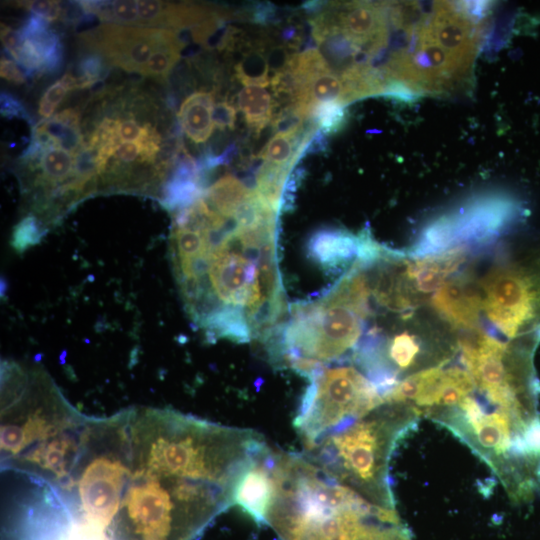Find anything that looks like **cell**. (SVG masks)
Wrapping results in <instances>:
<instances>
[{"label": "cell", "mask_w": 540, "mask_h": 540, "mask_svg": "<svg viewBox=\"0 0 540 540\" xmlns=\"http://www.w3.org/2000/svg\"><path fill=\"white\" fill-rule=\"evenodd\" d=\"M254 190L236 176L226 174L208 187H203L202 196L220 214L233 216Z\"/></svg>", "instance_id": "16"}, {"label": "cell", "mask_w": 540, "mask_h": 540, "mask_svg": "<svg viewBox=\"0 0 540 540\" xmlns=\"http://www.w3.org/2000/svg\"><path fill=\"white\" fill-rule=\"evenodd\" d=\"M327 149L326 135L319 129H317L312 135L307 148L306 154H315L324 152Z\"/></svg>", "instance_id": "33"}, {"label": "cell", "mask_w": 540, "mask_h": 540, "mask_svg": "<svg viewBox=\"0 0 540 540\" xmlns=\"http://www.w3.org/2000/svg\"><path fill=\"white\" fill-rule=\"evenodd\" d=\"M114 162H123L126 164L134 161L142 162V148L138 142H121L110 159Z\"/></svg>", "instance_id": "27"}, {"label": "cell", "mask_w": 540, "mask_h": 540, "mask_svg": "<svg viewBox=\"0 0 540 540\" xmlns=\"http://www.w3.org/2000/svg\"><path fill=\"white\" fill-rule=\"evenodd\" d=\"M275 15V7L270 4H258L253 10V21L261 24L268 23Z\"/></svg>", "instance_id": "32"}, {"label": "cell", "mask_w": 540, "mask_h": 540, "mask_svg": "<svg viewBox=\"0 0 540 540\" xmlns=\"http://www.w3.org/2000/svg\"><path fill=\"white\" fill-rule=\"evenodd\" d=\"M274 106L271 95L263 87L245 86L238 93V107L247 125L256 133L269 124Z\"/></svg>", "instance_id": "17"}, {"label": "cell", "mask_w": 540, "mask_h": 540, "mask_svg": "<svg viewBox=\"0 0 540 540\" xmlns=\"http://www.w3.org/2000/svg\"><path fill=\"white\" fill-rule=\"evenodd\" d=\"M445 363L427 367L402 378L385 396L387 404L407 405L418 415L457 407L471 396L475 384L469 372Z\"/></svg>", "instance_id": "9"}, {"label": "cell", "mask_w": 540, "mask_h": 540, "mask_svg": "<svg viewBox=\"0 0 540 540\" xmlns=\"http://www.w3.org/2000/svg\"><path fill=\"white\" fill-rule=\"evenodd\" d=\"M370 292L364 268H350L315 298L289 305L282 325L265 343L270 360L305 378L318 369L349 362L367 327Z\"/></svg>", "instance_id": "3"}, {"label": "cell", "mask_w": 540, "mask_h": 540, "mask_svg": "<svg viewBox=\"0 0 540 540\" xmlns=\"http://www.w3.org/2000/svg\"><path fill=\"white\" fill-rule=\"evenodd\" d=\"M236 75L245 86L266 87L270 84L269 64L262 55L251 54L236 65Z\"/></svg>", "instance_id": "21"}, {"label": "cell", "mask_w": 540, "mask_h": 540, "mask_svg": "<svg viewBox=\"0 0 540 540\" xmlns=\"http://www.w3.org/2000/svg\"><path fill=\"white\" fill-rule=\"evenodd\" d=\"M536 473H537V475L540 477V464H539V466H538L537 469H536Z\"/></svg>", "instance_id": "34"}, {"label": "cell", "mask_w": 540, "mask_h": 540, "mask_svg": "<svg viewBox=\"0 0 540 540\" xmlns=\"http://www.w3.org/2000/svg\"><path fill=\"white\" fill-rule=\"evenodd\" d=\"M139 26L156 28L163 26L165 2L154 0L136 1Z\"/></svg>", "instance_id": "22"}, {"label": "cell", "mask_w": 540, "mask_h": 540, "mask_svg": "<svg viewBox=\"0 0 540 540\" xmlns=\"http://www.w3.org/2000/svg\"><path fill=\"white\" fill-rule=\"evenodd\" d=\"M274 450L266 444L254 457L237 485L234 504L238 505L259 526L266 525L275 484Z\"/></svg>", "instance_id": "12"}, {"label": "cell", "mask_w": 540, "mask_h": 540, "mask_svg": "<svg viewBox=\"0 0 540 540\" xmlns=\"http://www.w3.org/2000/svg\"><path fill=\"white\" fill-rule=\"evenodd\" d=\"M21 39L29 41L44 60V73L57 71L63 50L59 36L50 29L46 20L32 15L19 30Z\"/></svg>", "instance_id": "15"}, {"label": "cell", "mask_w": 540, "mask_h": 540, "mask_svg": "<svg viewBox=\"0 0 540 540\" xmlns=\"http://www.w3.org/2000/svg\"><path fill=\"white\" fill-rule=\"evenodd\" d=\"M360 236L341 229H322L315 232L308 243L309 257L323 269L331 272L346 271L355 261Z\"/></svg>", "instance_id": "13"}, {"label": "cell", "mask_w": 540, "mask_h": 540, "mask_svg": "<svg viewBox=\"0 0 540 540\" xmlns=\"http://www.w3.org/2000/svg\"><path fill=\"white\" fill-rule=\"evenodd\" d=\"M144 125L139 126L133 119H119L118 138L121 142H138L143 134Z\"/></svg>", "instance_id": "28"}, {"label": "cell", "mask_w": 540, "mask_h": 540, "mask_svg": "<svg viewBox=\"0 0 540 540\" xmlns=\"http://www.w3.org/2000/svg\"><path fill=\"white\" fill-rule=\"evenodd\" d=\"M431 307L441 320L463 332L478 329L482 296L470 272H458L432 296Z\"/></svg>", "instance_id": "11"}, {"label": "cell", "mask_w": 540, "mask_h": 540, "mask_svg": "<svg viewBox=\"0 0 540 540\" xmlns=\"http://www.w3.org/2000/svg\"><path fill=\"white\" fill-rule=\"evenodd\" d=\"M0 75L2 78L16 84H22L26 80L25 74L18 64L6 58H2L0 61Z\"/></svg>", "instance_id": "31"}, {"label": "cell", "mask_w": 540, "mask_h": 540, "mask_svg": "<svg viewBox=\"0 0 540 540\" xmlns=\"http://www.w3.org/2000/svg\"><path fill=\"white\" fill-rule=\"evenodd\" d=\"M417 415L406 405L383 404L325 436L304 453L327 474L369 501L394 508L389 461Z\"/></svg>", "instance_id": "4"}, {"label": "cell", "mask_w": 540, "mask_h": 540, "mask_svg": "<svg viewBox=\"0 0 540 540\" xmlns=\"http://www.w3.org/2000/svg\"><path fill=\"white\" fill-rule=\"evenodd\" d=\"M181 50V40L172 30L168 37L152 53L142 75L154 77L158 80H165L180 59Z\"/></svg>", "instance_id": "19"}, {"label": "cell", "mask_w": 540, "mask_h": 540, "mask_svg": "<svg viewBox=\"0 0 540 540\" xmlns=\"http://www.w3.org/2000/svg\"><path fill=\"white\" fill-rule=\"evenodd\" d=\"M521 215L519 203L509 196L492 193L473 197L425 224L406 254L417 258L456 247L488 245L505 234Z\"/></svg>", "instance_id": "7"}, {"label": "cell", "mask_w": 540, "mask_h": 540, "mask_svg": "<svg viewBox=\"0 0 540 540\" xmlns=\"http://www.w3.org/2000/svg\"><path fill=\"white\" fill-rule=\"evenodd\" d=\"M482 312L510 339L540 333V251L494 262L478 281Z\"/></svg>", "instance_id": "8"}, {"label": "cell", "mask_w": 540, "mask_h": 540, "mask_svg": "<svg viewBox=\"0 0 540 540\" xmlns=\"http://www.w3.org/2000/svg\"><path fill=\"white\" fill-rule=\"evenodd\" d=\"M458 345L462 363L487 400L525 422V402L536 395L527 347L500 341L482 329L463 332Z\"/></svg>", "instance_id": "6"}, {"label": "cell", "mask_w": 540, "mask_h": 540, "mask_svg": "<svg viewBox=\"0 0 540 540\" xmlns=\"http://www.w3.org/2000/svg\"><path fill=\"white\" fill-rule=\"evenodd\" d=\"M301 132L302 131L275 133L259 153V158H261L264 163L285 168L293 172L294 166L300 160L295 153L307 133L306 132L301 136Z\"/></svg>", "instance_id": "18"}, {"label": "cell", "mask_w": 540, "mask_h": 540, "mask_svg": "<svg viewBox=\"0 0 540 540\" xmlns=\"http://www.w3.org/2000/svg\"><path fill=\"white\" fill-rule=\"evenodd\" d=\"M1 114L5 117H23L28 120L27 112L22 104L7 92L1 93Z\"/></svg>", "instance_id": "30"}, {"label": "cell", "mask_w": 540, "mask_h": 540, "mask_svg": "<svg viewBox=\"0 0 540 540\" xmlns=\"http://www.w3.org/2000/svg\"><path fill=\"white\" fill-rule=\"evenodd\" d=\"M169 247L185 309L209 340L266 343L282 325L278 214L244 223L199 196L176 210Z\"/></svg>", "instance_id": "1"}, {"label": "cell", "mask_w": 540, "mask_h": 540, "mask_svg": "<svg viewBox=\"0 0 540 540\" xmlns=\"http://www.w3.org/2000/svg\"><path fill=\"white\" fill-rule=\"evenodd\" d=\"M307 379L293 423L305 450L384 404L378 387L352 362L322 367Z\"/></svg>", "instance_id": "5"}, {"label": "cell", "mask_w": 540, "mask_h": 540, "mask_svg": "<svg viewBox=\"0 0 540 540\" xmlns=\"http://www.w3.org/2000/svg\"><path fill=\"white\" fill-rule=\"evenodd\" d=\"M19 5L46 21L56 20L62 13L61 5L58 1H21L19 2Z\"/></svg>", "instance_id": "24"}, {"label": "cell", "mask_w": 540, "mask_h": 540, "mask_svg": "<svg viewBox=\"0 0 540 540\" xmlns=\"http://www.w3.org/2000/svg\"><path fill=\"white\" fill-rule=\"evenodd\" d=\"M68 88L61 81L58 80L44 92L39 103V114L44 118H51L58 104L63 100L67 93Z\"/></svg>", "instance_id": "23"}, {"label": "cell", "mask_w": 540, "mask_h": 540, "mask_svg": "<svg viewBox=\"0 0 540 540\" xmlns=\"http://www.w3.org/2000/svg\"><path fill=\"white\" fill-rule=\"evenodd\" d=\"M236 116V108L226 101L219 102L213 107V124L220 130L234 129Z\"/></svg>", "instance_id": "25"}, {"label": "cell", "mask_w": 540, "mask_h": 540, "mask_svg": "<svg viewBox=\"0 0 540 540\" xmlns=\"http://www.w3.org/2000/svg\"><path fill=\"white\" fill-rule=\"evenodd\" d=\"M275 452V492L266 525L282 540L385 539L390 507L342 484L304 452Z\"/></svg>", "instance_id": "2"}, {"label": "cell", "mask_w": 540, "mask_h": 540, "mask_svg": "<svg viewBox=\"0 0 540 540\" xmlns=\"http://www.w3.org/2000/svg\"><path fill=\"white\" fill-rule=\"evenodd\" d=\"M311 119L325 135H331L339 132L347 121V112L345 106L339 101H325L318 103Z\"/></svg>", "instance_id": "20"}, {"label": "cell", "mask_w": 540, "mask_h": 540, "mask_svg": "<svg viewBox=\"0 0 540 540\" xmlns=\"http://www.w3.org/2000/svg\"><path fill=\"white\" fill-rule=\"evenodd\" d=\"M171 31L108 23L84 32L82 38L110 64L142 75L152 53Z\"/></svg>", "instance_id": "10"}, {"label": "cell", "mask_w": 540, "mask_h": 540, "mask_svg": "<svg viewBox=\"0 0 540 540\" xmlns=\"http://www.w3.org/2000/svg\"><path fill=\"white\" fill-rule=\"evenodd\" d=\"M522 437L529 456L540 455V416L532 417L524 426Z\"/></svg>", "instance_id": "26"}, {"label": "cell", "mask_w": 540, "mask_h": 540, "mask_svg": "<svg viewBox=\"0 0 540 540\" xmlns=\"http://www.w3.org/2000/svg\"><path fill=\"white\" fill-rule=\"evenodd\" d=\"M1 41L5 49L16 60L21 47L22 39L19 30L1 24Z\"/></svg>", "instance_id": "29"}, {"label": "cell", "mask_w": 540, "mask_h": 540, "mask_svg": "<svg viewBox=\"0 0 540 540\" xmlns=\"http://www.w3.org/2000/svg\"><path fill=\"white\" fill-rule=\"evenodd\" d=\"M212 92L197 91L181 104L178 119L185 134L195 143H203L211 136L214 124Z\"/></svg>", "instance_id": "14"}]
</instances>
